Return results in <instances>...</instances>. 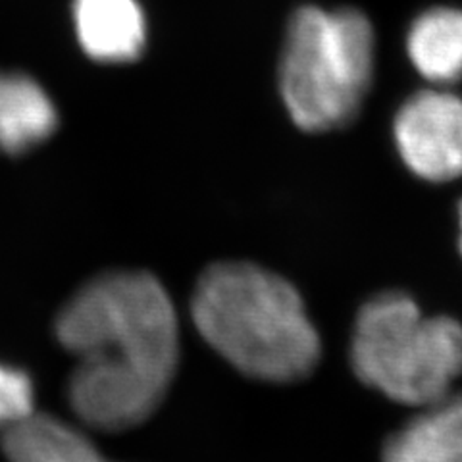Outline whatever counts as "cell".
Returning <instances> with one entry per match:
<instances>
[{"label":"cell","mask_w":462,"mask_h":462,"mask_svg":"<svg viewBox=\"0 0 462 462\" xmlns=\"http://www.w3.org/2000/svg\"><path fill=\"white\" fill-rule=\"evenodd\" d=\"M56 339L78 358L66 395L91 430L118 433L147 422L180 363V322L152 273L114 270L87 282L56 318Z\"/></svg>","instance_id":"obj_1"},{"label":"cell","mask_w":462,"mask_h":462,"mask_svg":"<svg viewBox=\"0 0 462 462\" xmlns=\"http://www.w3.org/2000/svg\"><path fill=\"white\" fill-rule=\"evenodd\" d=\"M191 316L199 334L254 380H305L322 346L297 289L253 263H216L199 278Z\"/></svg>","instance_id":"obj_2"},{"label":"cell","mask_w":462,"mask_h":462,"mask_svg":"<svg viewBox=\"0 0 462 462\" xmlns=\"http://www.w3.org/2000/svg\"><path fill=\"white\" fill-rule=\"evenodd\" d=\"M375 33L356 8H299L287 25L280 58V93L297 127L309 134L355 120L370 91Z\"/></svg>","instance_id":"obj_3"},{"label":"cell","mask_w":462,"mask_h":462,"mask_svg":"<svg viewBox=\"0 0 462 462\" xmlns=\"http://www.w3.org/2000/svg\"><path fill=\"white\" fill-rule=\"evenodd\" d=\"M351 365L365 385L422 409L451 393L462 374V324L424 316L401 291L380 293L358 310Z\"/></svg>","instance_id":"obj_4"},{"label":"cell","mask_w":462,"mask_h":462,"mask_svg":"<svg viewBox=\"0 0 462 462\" xmlns=\"http://www.w3.org/2000/svg\"><path fill=\"white\" fill-rule=\"evenodd\" d=\"M393 143L402 164L430 183L462 176V97L445 89L411 95L393 118Z\"/></svg>","instance_id":"obj_5"},{"label":"cell","mask_w":462,"mask_h":462,"mask_svg":"<svg viewBox=\"0 0 462 462\" xmlns=\"http://www.w3.org/2000/svg\"><path fill=\"white\" fill-rule=\"evenodd\" d=\"M71 16L81 51L95 62H134L147 42V22L137 0H74Z\"/></svg>","instance_id":"obj_6"},{"label":"cell","mask_w":462,"mask_h":462,"mask_svg":"<svg viewBox=\"0 0 462 462\" xmlns=\"http://www.w3.org/2000/svg\"><path fill=\"white\" fill-rule=\"evenodd\" d=\"M383 462H462V392L447 393L389 436Z\"/></svg>","instance_id":"obj_7"},{"label":"cell","mask_w":462,"mask_h":462,"mask_svg":"<svg viewBox=\"0 0 462 462\" xmlns=\"http://www.w3.org/2000/svg\"><path fill=\"white\" fill-rule=\"evenodd\" d=\"M58 127V112L51 95L37 79L0 71V149L25 154L45 143Z\"/></svg>","instance_id":"obj_8"},{"label":"cell","mask_w":462,"mask_h":462,"mask_svg":"<svg viewBox=\"0 0 462 462\" xmlns=\"http://www.w3.org/2000/svg\"><path fill=\"white\" fill-rule=\"evenodd\" d=\"M404 49L412 68L426 81L447 87L462 79V10L428 8L412 20Z\"/></svg>","instance_id":"obj_9"},{"label":"cell","mask_w":462,"mask_h":462,"mask_svg":"<svg viewBox=\"0 0 462 462\" xmlns=\"http://www.w3.org/2000/svg\"><path fill=\"white\" fill-rule=\"evenodd\" d=\"M8 462H114L85 433L49 414H33L3 431Z\"/></svg>","instance_id":"obj_10"},{"label":"cell","mask_w":462,"mask_h":462,"mask_svg":"<svg viewBox=\"0 0 462 462\" xmlns=\"http://www.w3.org/2000/svg\"><path fill=\"white\" fill-rule=\"evenodd\" d=\"M35 414V389L29 375L0 363V431L25 422Z\"/></svg>","instance_id":"obj_11"},{"label":"cell","mask_w":462,"mask_h":462,"mask_svg":"<svg viewBox=\"0 0 462 462\" xmlns=\"http://www.w3.org/2000/svg\"><path fill=\"white\" fill-rule=\"evenodd\" d=\"M458 226H460V241H458V247H460V254H462V199L458 202Z\"/></svg>","instance_id":"obj_12"}]
</instances>
